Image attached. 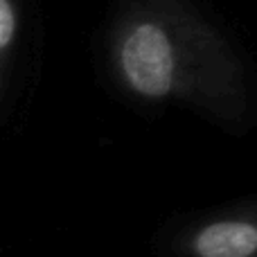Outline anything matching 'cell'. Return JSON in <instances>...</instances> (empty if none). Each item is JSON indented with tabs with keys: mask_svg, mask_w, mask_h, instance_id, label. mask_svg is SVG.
Wrapping results in <instances>:
<instances>
[{
	"mask_svg": "<svg viewBox=\"0 0 257 257\" xmlns=\"http://www.w3.org/2000/svg\"><path fill=\"white\" fill-rule=\"evenodd\" d=\"M45 75V14L39 0H0V133L25 136Z\"/></svg>",
	"mask_w": 257,
	"mask_h": 257,
	"instance_id": "obj_3",
	"label": "cell"
},
{
	"mask_svg": "<svg viewBox=\"0 0 257 257\" xmlns=\"http://www.w3.org/2000/svg\"><path fill=\"white\" fill-rule=\"evenodd\" d=\"M147 257H257V192L160 217Z\"/></svg>",
	"mask_w": 257,
	"mask_h": 257,
	"instance_id": "obj_2",
	"label": "cell"
},
{
	"mask_svg": "<svg viewBox=\"0 0 257 257\" xmlns=\"http://www.w3.org/2000/svg\"><path fill=\"white\" fill-rule=\"evenodd\" d=\"M90 72L138 120L178 111L235 140L257 131V52L210 0H106Z\"/></svg>",
	"mask_w": 257,
	"mask_h": 257,
	"instance_id": "obj_1",
	"label": "cell"
}]
</instances>
